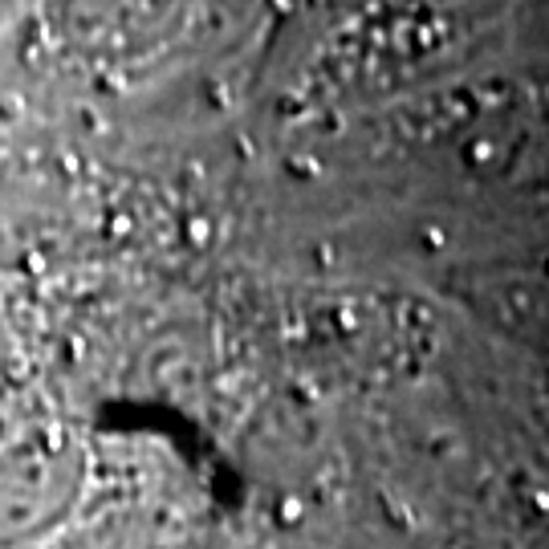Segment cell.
<instances>
[{
    "mask_svg": "<svg viewBox=\"0 0 549 549\" xmlns=\"http://www.w3.org/2000/svg\"><path fill=\"white\" fill-rule=\"evenodd\" d=\"M484 155H488V143H484V139H476V143L468 147V159H484Z\"/></svg>",
    "mask_w": 549,
    "mask_h": 549,
    "instance_id": "6da1fadb",
    "label": "cell"
},
{
    "mask_svg": "<svg viewBox=\"0 0 549 549\" xmlns=\"http://www.w3.org/2000/svg\"><path fill=\"white\" fill-rule=\"evenodd\" d=\"M192 236H196V240H208V224H204V220H196V224H192Z\"/></svg>",
    "mask_w": 549,
    "mask_h": 549,
    "instance_id": "7a4b0ae2",
    "label": "cell"
},
{
    "mask_svg": "<svg viewBox=\"0 0 549 549\" xmlns=\"http://www.w3.org/2000/svg\"><path fill=\"white\" fill-rule=\"evenodd\" d=\"M301 509H297V501H285V521H293Z\"/></svg>",
    "mask_w": 549,
    "mask_h": 549,
    "instance_id": "3957f363",
    "label": "cell"
}]
</instances>
